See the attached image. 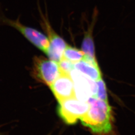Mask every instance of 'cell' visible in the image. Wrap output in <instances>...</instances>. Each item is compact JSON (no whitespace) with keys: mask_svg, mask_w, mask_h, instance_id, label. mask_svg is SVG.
<instances>
[{"mask_svg":"<svg viewBox=\"0 0 135 135\" xmlns=\"http://www.w3.org/2000/svg\"><path fill=\"white\" fill-rule=\"evenodd\" d=\"M89 108L80 120L83 126L98 134H106L112 130V110L108 101L91 97Z\"/></svg>","mask_w":135,"mask_h":135,"instance_id":"obj_1","label":"cell"},{"mask_svg":"<svg viewBox=\"0 0 135 135\" xmlns=\"http://www.w3.org/2000/svg\"><path fill=\"white\" fill-rule=\"evenodd\" d=\"M89 108L88 102H83L72 97L59 101L57 113L66 124H75L85 116Z\"/></svg>","mask_w":135,"mask_h":135,"instance_id":"obj_2","label":"cell"},{"mask_svg":"<svg viewBox=\"0 0 135 135\" xmlns=\"http://www.w3.org/2000/svg\"><path fill=\"white\" fill-rule=\"evenodd\" d=\"M31 74L37 81L50 86L60 74L58 63L42 56L33 60Z\"/></svg>","mask_w":135,"mask_h":135,"instance_id":"obj_3","label":"cell"},{"mask_svg":"<svg viewBox=\"0 0 135 135\" xmlns=\"http://www.w3.org/2000/svg\"><path fill=\"white\" fill-rule=\"evenodd\" d=\"M2 22L17 30L26 39L34 46L46 53L48 48L49 41L48 38L37 30L22 24L17 20L4 19Z\"/></svg>","mask_w":135,"mask_h":135,"instance_id":"obj_4","label":"cell"},{"mask_svg":"<svg viewBox=\"0 0 135 135\" xmlns=\"http://www.w3.org/2000/svg\"><path fill=\"white\" fill-rule=\"evenodd\" d=\"M70 75L74 83L75 97L77 99L88 102L91 97H96L98 89L96 81L88 78L76 70H73Z\"/></svg>","mask_w":135,"mask_h":135,"instance_id":"obj_5","label":"cell"},{"mask_svg":"<svg viewBox=\"0 0 135 135\" xmlns=\"http://www.w3.org/2000/svg\"><path fill=\"white\" fill-rule=\"evenodd\" d=\"M44 28L48 35L49 45L45 54L49 59L58 63L63 58L64 50L67 46L65 41L52 29L50 25L44 18L43 21Z\"/></svg>","mask_w":135,"mask_h":135,"instance_id":"obj_6","label":"cell"},{"mask_svg":"<svg viewBox=\"0 0 135 135\" xmlns=\"http://www.w3.org/2000/svg\"><path fill=\"white\" fill-rule=\"evenodd\" d=\"M50 88L58 102L75 97L74 83L70 75L60 73Z\"/></svg>","mask_w":135,"mask_h":135,"instance_id":"obj_7","label":"cell"},{"mask_svg":"<svg viewBox=\"0 0 135 135\" xmlns=\"http://www.w3.org/2000/svg\"><path fill=\"white\" fill-rule=\"evenodd\" d=\"M74 68L86 77L95 81L102 78L100 68L97 60L84 57L82 60L74 64Z\"/></svg>","mask_w":135,"mask_h":135,"instance_id":"obj_8","label":"cell"},{"mask_svg":"<svg viewBox=\"0 0 135 135\" xmlns=\"http://www.w3.org/2000/svg\"><path fill=\"white\" fill-rule=\"evenodd\" d=\"M82 51L85 53V57L96 60L95 57L94 44L92 33L88 32L85 34L82 44Z\"/></svg>","mask_w":135,"mask_h":135,"instance_id":"obj_9","label":"cell"},{"mask_svg":"<svg viewBox=\"0 0 135 135\" xmlns=\"http://www.w3.org/2000/svg\"><path fill=\"white\" fill-rule=\"evenodd\" d=\"M84 56L85 53L82 51L67 45L63 53V58L75 64L82 60Z\"/></svg>","mask_w":135,"mask_h":135,"instance_id":"obj_10","label":"cell"},{"mask_svg":"<svg viewBox=\"0 0 135 135\" xmlns=\"http://www.w3.org/2000/svg\"><path fill=\"white\" fill-rule=\"evenodd\" d=\"M97 85V94L96 98L102 100L108 101V95L107 93L106 86L102 78L96 81Z\"/></svg>","mask_w":135,"mask_h":135,"instance_id":"obj_11","label":"cell"},{"mask_svg":"<svg viewBox=\"0 0 135 135\" xmlns=\"http://www.w3.org/2000/svg\"><path fill=\"white\" fill-rule=\"evenodd\" d=\"M58 65L61 74L70 75L75 68L74 63L63 58L58 63Z\"/></svg>","mask_w":135,"mask_h":135,"instance_id":"obj_12","label":"cell"}]
</instances>
